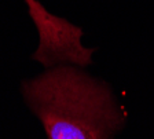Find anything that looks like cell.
I'll return each mask as SVG.
<instances>
[{"label":"cell","mask_w":154,"mask_h":139,"mask_svg":"<svg viewBox=\"0 0 154 139\" xmlns=\"http://www.w3.org/2000/svg\"><path fill=\"white\" fill-rule=\"evenodd\" d=\"M22 90L50 139H112L124 124L107 85L80 69L58 66Z\"/></svg>","instance_id":"1"}]
</instances>
